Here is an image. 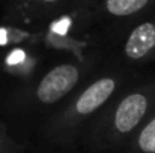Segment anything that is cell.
I'll return each mask as SVG.
<instances>
[{"instance_id":"cell-3","label":"cell","mask_w":155,"mask_h":153,"mask_svg":"<svg viewBox=\"0 0 155 153\" xmlns=\"http://www.w3.org/2000/svg\"><path fill=\"white\" fill-rule=\"evenodd\" d=\"M155 111V72L143 74L84 129L80 146L91 153H119Z\"/></svg>"},{"instance_id":"cell-10","label":"cell","mask_w":155,"mask_h":153,"mask_svg":"<svg viewBox=\"0 0 155 153\" xmlns=\"http://www.w3.org/2000/svg\"><path fill=\"white\" fill-rule=\"evenodd\" d=\"M3 60H5V57H3L2 53H0V74H2V71H3Z\"/></svg>"},{"instance_id":"cell-9","label":"cell","mask_w":155,"mask_h":153,"mask_svg":"<svg viewBox=\"0 0 155 153\" xmlns=\"http://www.w3.org/2000/svg\"><path fill=\"white\" fill-rule=\"evenodd\" d=\"M97 0H72V6L71 8H89Z\"/></svg>"},{"instance_id":"cell-6","label":"cell","mask_w":155,"mask_h":153,"mask_svg":"<svg viewBox=\"0 0 155 153\" xmlns=\"http://www.w3.org/2000/svg\"><path fill=\"white\" fill-rule=\"evenodd\" d=\"M71 6L72 0H2L5 18L20 26L48 24Z\"/></svg>"},{"instance_id":"cell-4","label":"cell","mask_w":155,"mask_h":153,"mask_svg":"<svg viewBox=\"0 0 155 153\" xmlns=\"http://www.w3.org/2000/svg\"><path fill=\"white\" fill-rule=\"evenodd\" d=\"M101 56L105 62L134 71L155 63V12L103 42Z\"/></svg>"},{"instance_id":"cell-7","label":"cell","mask_w":155,"mask_h":153,"mask_svg":"<svg viewBox=\"0 0 155 153\" xmlns=\"http://www.w3.org/2000/svg\"><path fill=\"white\" fill-rule=\"evenodd\" d=\"M119 153H155V111Z\"/></svg>"},{"instance_id":"cell-2","label":"cell","mask_w":155,"mask_h":153,"mask_svg":"<svg viewBox=\"0 0 155 153\" xmlns=\"http://www.w3.org/2000/svg\"><path fill=\"white\" fill-rule=\"evenodd\" d=\"M143 74V71L128 69L103 60L89 80L38 128L41 140L50 146L65 149L78 146L84 129Z\"/></svg>"},{"instance_id":"cell-1","label":"cell","mask_w":155,"mask_h":153,"mask_svg":"<svg viewBox=\"0 0 155 153\" xmlns=\"http://www.w3.org/2000/svg\"><path fill=\"white\" fill-rule=\"evenodd\" d=\"M101 54L65 59L9 86L0 95V111L18 125L36 129L80 89L100 68Z\"/></svg>"},{"instance_id":"cell-5","label":"cell","mask_w":155,"mask_h":153,"mask_svg":"<svg viewBox=\"0 0 155 153\" xmlns=\"http://www.w3.org/2000/svg\"><path fill=\"white\" fill-rule=\"evenodd\" d=\"M92 30L103 42L155 12V0H97L84 8Z\"/></svg>"},{"instance_id":"cell-8","label":"cell","mask_w":155,"mask_h":153,"mask_svg":"<svg viewBox=\"0 0 155 153\" xmlns=\"http://www.w3.org/2000/svg\"><path fill=\"white\" fill-rule=\"evenodd\" d=\"M26 144L11 132L6 122L0 120V153H24Z\"/></svg>"}]
</instances>
